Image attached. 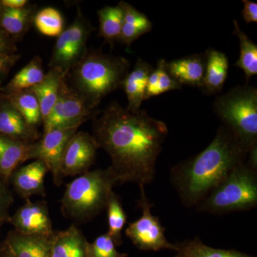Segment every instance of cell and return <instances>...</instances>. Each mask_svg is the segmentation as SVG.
<instances>
[{
  "label": "cell",
  "mask_w": 257,
  "mask_h": 257,
  "mask_svg": "<svg viewBox=\"0 0 257 257\" xmlns=\"http://www.w3.org/2000/svg\"><path fill=\"white\" fill-rule=\"evenodd\" d=\"M167 134L164 121L142 109L131 112L116 101L96 115L93 123L92 136L110 157L106 170L115 185L133 182L145 187L153 182Z\"/></svg>",
  "instance_id": "obj_1"
},
{
  "label": "cell",
  "mask_w": 257,
  "mask_h": 257,
  "mask_svg": "<svg viewBox=\"0 0 257 257\" xmlns=\"http://www.w3.org/2000/svg\"><path fill=\"white\" fill-rule=\"evenodd\" d=\"M247 157L234 135L221 125L205 150L172 167L171 182L182 204L196 207Z\"/></svg>",
  "instance_id": "obj_2"
},
{
  "label": "cell",
  "mask_w": 257,
  "mask_h": 257,
  "mask_svg": "<svg viewBox=\"0 0 257 257\" xmlns=\"http://www.w3.org/2000/svg\"><path fill=\"white\" fill-rule=\"evenodd\" d=\"M130 67L125 57L87 50L68 74L70 86L92 105L99 107L104 96L121 87Z\"/></svg>",
  "instance_id": "obj_3"
},
{
  "label": "cell",
  "mask_w": 257,
  "mask_h": 257,
  "mask_svg": "<svg viewBox=\"0 0 257 257\" xmlns=\"http://www.w3.org/2000/svg\"><path fill=\"white\" fill-rule=\"evenodd\" d=\"M257 206V156L249 155L195 207L198 212L221 215Z\"/></svg>",
  "instance_id": "obj_4"
},
{
  "label": "cell",
  "mask_w": 257,
  "mask_h": 257,
  "mask_svg": "<svg viewBox=\"0 0 257 257\" xmlns=\"http://www.w3.org/2000/svg\"><path fill=\"white\" fill-rule=\"evenodd\" d=\"M115 184L106 170L88 171L67 184L61 211L67 219L85 222L106 209Z\"/></svg>",
  "instance_id": "obj_5"
},
{
  "label": "cell",
  "mask_w": 257,
  "mask_h": 257,
  "mask_svg": "<svg viewBox=\"0 0 257 257\" xmlns=\"http://www.w3.org/2000/svg\"><path fill=\"white\" fill-rule=\"evenodd\" d=\"M214 112L245 151L257 149V89L245 84L218 96Z\"/></svg>",
  "instance_id": "obj_6"
},
{
  "label": "cell",
  "mask_w": 257,
  "mask_h": 257,
  "mask_svg": "<svg viewBox=\"0 0 257 257\" xmlns=\"http://www.w3.org/2000/svg\"><path fill=\"white\" fill-rule=\"evenodd\" d=\"M92 30L94 28L79 8L73 23L57 37L49 64L50 68L67 77L87 53V40Z\"/></svg>",
  "instance_id": "obj_7"
},
{
  "label": "cell",
  "mask_w": 257,
  "mask_h": 257,
  "mask_svg": "<svg viewBox=\"0 0 257 257\" xmlns=\"http://www.w3.org/2000/svg\"><path fill=\"white\" fill-rule=\"evenodd\" d=\"M98 108L76 92L64 79L53 110L43 124L44 133L56 128L79 127L96 117L99 113Z\"/></svg>",
  "instance_id": "obj_8"
},
{
  "label": "cell",
  "mask_w": 257,
  "mask_h": 257,
  "mask_svg": "<svg viewBox=\"0 0 257 257\" xmlns=\"http://www.w3.org/2000/svg\"><path fill=\"white\" fill-rule=\"evenodd\" d=\"M140 197L138 207L143 211L141 217L130 223L125 229V234L142 251H158L162 249L176 251V243L167 241L165 228L161 224L158 216L152 213L154 204L150 202L145 187H140Z\"/></svg>",
  "instance_id": "obj_9"
},
{
  "label": "cell",
  "mask_w": 257,
  "mask_h": 257,
  "mask_svg": "<svg viewBox=\"0 0 257 257\" xmlns=\"http://www.w3.org/2000/svg\"><path fill=\"white\" fill-rule=\"evenodd\" d=\"M79 127L56 128L44 133L29 147L27 160H41L46 164L57 187L62 182L61 165L65 147Z\"/></svg>",
  "instance_id": "obj_10"
},
{
  "label": "cell",
  "mask_w": 257,
  "mask_h": 257,
  "mask_svg": "<svg viewBox=\"0 0 257 257\" xmlns=\"http://www.w3.org/2000/svg\"><path fill=\"white\" fill-rule=\"evenodd\" d=\"M98 148L92 135L77 131L69 140L64 150L61 165L62 177L81 175L89 171L95 160Z\"/></svg>",
  "instance_id": "obj_11"
},
{
  "label": "cell",
  "mask_w": 257,
  "mask_h": 257,
  "mask_svg": "<svg viewBox=\"0 0 257 257\" xmlns=\"http://www.w3.org/2000/svg\"><path fill=\"white\" fill-rule=\"evenodd\" d=\"M9 222L15 230L25 234L51 237L55 233L45 201L32 202L30 199H26L14 215L10 216Z\"/></svg>",
  "instance_id": "obj_12"
},
{
  "label": "cell",
  "mask_w": 257,
  "mask_h": 257,
  "mask_svg": "<svg viewBox=\"0 0 257 257\" xmlns=\"http://www.w3.org/2000/svg\"><path fill=\"white\" fill-rule=\"evenodd\" d=\"M48 167L41 160H34L31 163L19 167L13 172L10 182L15 190L23 199H30L34 195L45 196V178Z\"/></svg>",
  "instance_id": "obj_13"
},
{
  "label": "cell",
  "mask_w": 257,
  "mask_h": 257,
  "mask_svg": "<svg viewBox=\"0 0 257 257\" xmlns=\"http://www.w3.org/2000/svg\"><path fill=\"white\" fill-rule=\"evenodd\" d=\"M0 135L27 144L40 140L37 128L30 126L22 114L0 93Z\"/></svg>",
  "instance_id": "obj_14"
},
{
  "label": "cell",
  "mask_w": 257,
  "mask_h": 257,
  "mask_svg": "<svg viewBox=\"0 0 257 257\" xmlns=\"http://www.w3.org/2000/svg\"><path fill=\"white\" fill-rule=\"evenodd\" d=\"M166 69L181 86L203 87L205 72V56L193 55L167 62Z\"/></svg>",
  "instance_id": "obj_15"
},
{
  "label": "cell",
  "mask_w": 257,
  "mask_h": 257,
  "mask_svg": "<svg viewBox=\"0 0 257 257\" xmlns=\"http://www.w3.org/2000/svg\"><path fill=\"white\" fill-rule=\"evenodd\" d=\"M153 70L151 64L146 61L139 59L135 68L128 72L123 81L121 87L124 89L128 104L126 109L133 113L141 110V106L145 100L147 79Z\"/></svg>",
  "instance_id": "obj_16"
},
{
  "label": "cell",
  "mask_w": 257,
  "mask_h": 257,
  "mask_svg": "<svg viewBox=\"0 0 257 257\" xmlns=\"http://www.w3.org/2000/svg\"><path fill=\"white\" fill-rule=\"evenodd\" d=\"M4 243L13 257H51L52 236L25 234L14 229L10 231Z\"/></svg>",
  "instance_id": "obj_17"
},
{
  "label": "cell",
  "mask_w": 257,
  "mask_h": 257,
  "mask_svg": "<svg viewBox=\"0 0 257 257\" xmlns=\"http://www.w3.org/2000/svg\"><path fill=\"white\" fill-rule=\"evenodd\" d=\"M88 245L82 231L72 224L63 231L54 233L51 257H88Z\"/></svg>",
  "instance_id": "obj_18"
},
{
  "label": "cell",
  "mask_w": 257,
  "mask_h": 257,
  "mask_svg": "<svg viewBox=\"0 0 257 257\" xmlns=\"http://www.w3.org/2000/svg\"><path fill=\"white\" fill-rule=\"evenodd\" d=\"M35 14L36 6L30 3L20 9H13L0 5V30L18 41L31 28Z\"/></svg>",
  "instance_id": "obj_19"
},
{
  "label": "cell",
  "mask_w": 257,
  "mask_h": 257,
  "mask_svg": "<svg viewBox=\"0 0 257 257\" xmlns=\"http://www.w3.org/2000/svg\"><path fill=\"white\" fill-rule=\"evenodd\" d=\"M205 72L202 89L207 94L222 90L229 72V60L220 51L208 49L205 54Z\"/></svg>",
  "instance_id": "obj_20"
},
{
  "label": "cell",
  "mask_w": 257,
  "mask_h": 257,
  "mask_svg": "<svg viewBox=\"0 0 257 257\" xmlns=\"http://www.w3.org/2000/svg\"><path fill=\"white\" fill-rule=\"evenodd\" d=\"M30 145L0 135V177L6 183L19 166L28 161Z\"/></svg>",
  "instance_id": "obj_21"
},
{
  "label": "cell",
  "mask_w": 257,
  "mask_h": 257,
  "mask_svg": "<svg viewBox=\"0 0 257 257\" xmlns=\"http://www.w3.org/2000/svg\"><path fill=\"white\" fill-rule=\"evenodd\" d=\"M119 4L124 11V19L118 42L130 47L139 37L151 31L153 24L146 15L140 13L126 2H119Z\"/></svg>",
  "instance_id": "obj_22"
},
{
  "label": "cell",
  "mask_w": 257,
  "mask_h": 257,
  "mask_svg": "<svg viewBox=\"0 0 257 257\" xmlns=\"http://www.w3.org/2000/svg\"><path fill=\"white\" fill-rule=\"evenodd\" d=\"M65 78L58 71L50 69L41 83L30 89L38 99L42 124L47 121L53 110L60 94L61 83Z\"/></svg>",
  "instance_id": "obj_23"
},
{
  "label": "cell",
  "mask_w": 257,
  "mask_h": 257,
  "mask_svg": "<svg viewBox=\"0 0 257 257\" xmlns=\"http://www.w3.org/2000/svg\"><path fill=\"white\" fill-rule=\"evenodd\" d=\"M45 77L42 59L35 56L15 74L7 85L0 87V93L10 94L31 89L41 83Z\"/></svg>",
  "instance_id": "obj_24"
},
{
  "label": "cell",
  "mask_w": 257,
  "mask_h": 257,
  "mask_svg": "<svg viewBox=\"0 0 257 257\" xmlns=\"http://www.w3.org/2000/svg\"><path fill=\"white\" fill-rule=\"evenodd\" d=\"M99 22V35L111 47L119 40L124 19L121 5L106 6L97 12Z\"/></svg>",
  "instance_id": "obj_25"
},
{
  "label": "cell",
  "mask_w": 257,
  "mask_h": 257,
  "mask_svg": "<svg viewBox=\"0 0 257 257\" xmlns=\"http://www.w3.org/2000/svg\"><path fill=\"white\" fill-rule=\"evenodd\" d=\"M233 34L239 40V57L234 65L244 72L246 84L257 74V45L242 31L237 20H234Z\"/></svg>",
  "instance_id": "obj_26"
},
{
  "label": "cell",
  "mask_w": 257,
  "mask_h": 257,
  "mask_svg": "<svg viewBox=\"0 0 257 257\" xmlns=\"http://www.w3.org/2000/svg\"><path fill=\"white\" fill-rule=\"evenodd\" d=\"M2 94L14 106L30 126L37 128L42 123L38 99L30 89Z\"/></svg>",
  "instance_id": "obj_27"
},
{
  "label": "cell",
  "mask_w": 257,
  "mask_h": 257,
  "mask_svg": "<svg viewBox=\"0 0 257 257\" xmlns=\"http://www.w3.org/2000/svg\"><path fill=\"white\" fill-rule=\"evenodd\" d=\"M175 257H254L234 249H221L204 244L199 237L176 243Z\"/></svg>",
  "instance_id": "obj_28"
},
{
  "label": "cell",
  "mask_w": 257,
  "mask_h": 257,
  "mask_svg": "<svg viewBox=\"0 0 257 257\" xmlns=\"http://www.w3.org/2000/svg\"><path fill=\"white\" fill-rule=\"evenodd\" d=\"M106 209L109 227L107 234L114 241L116 246H119L122 243L121 232L126 223V214L119 196L114 192H111Z\"/></svg>",
  "instance_id": "obj_29"
},
{
  "label": "cell",
  "mask_w": 257,
  "mask_h": 257,
  "mask_svg": "<svg viewBox=\"0 0 257 257\" xmlns=\"http://www.w3.org/2000/svg\"><path fill=\"white\" fill-rule=\"evenodd\" d=\"M33 24L40 33L48 37H59L64 30L63 17L54 8H45L37 12Z\"/></svg>",
  "instance_id": "obj_30"
},
{
  "label": "cell",
  "mask_w": 257,
  "mask_h": 257,
  "mask_svg": "<svg viewBox=\"0 0 257 257\" xmlns=\"http://www.w3.org/2000/svg\"><path fill=\"white\" fill-rule=\"evenodd\" d=\"M126 253H119L110 236L106 234L97 236L88 245V257H126Z\"/></svg>",
  "instance_id": "obj_31"
},
{
  "label": "cell",
  "mask_w": 257,
  "mask_h": 257,
  "mask_svg": "<svg viewBox=\"0 0 257 257\" xmlns=\"http://www.w3.org/2000/svg\"><path fill=\"white\" fill-rule=\"evenodd\" d=\"M166 60L162 59L158 62V67H160V77H159L158 83L156 89H155V96L161 95L167 92L177 89H182L178 82L171 77L170 74L167 72L165 67Z\"/></svg>",
  "instance_id": "obj_32"
},
{
  "label": "cell",
  "mask_w": 257,
  "mask_h": 257,
  "mask_svg": "<svg viewBox=\"0 0 257 257\" xmlns=\"http://www.w3.org/2000/svg\"><path fill=\"white\" fill-rule=\"evenodd\" d=\"M8 184L0 177V226L9 221L10 209L14 202Z\"/></svg>",
  "instance_id": "obj_33"
},
{
  "label": "cell",
  "mask_w": 257,
  "mask_h": 257,
  "mask_svg": "<svg viewBox=\"0 0 257 257\" xmlns=\"http://www.w3.org/2000/svg\"><path fill=\"white\" fill-rule=\"evenodd\" d=\"M20 58V56L18 54L8 55L0 53V85Z\"/></svg>",
  "instance_id": "obj_34"
},
{
  "label": "cell",
  "mask_w": 257,
  "mask_h": 257,
  "mask_svg": "<svg viewBox=\"0 0 257 257\" xmlns=\"http://www.w3.org/2000/svg\"><path fill=\"white\" fill-rule=\"evenodd\" d=\"M15 40L8 33L0 30V53L13 55L18 52Z\"/></svg>",
  "instance_id": "obj_35"
},
{
  "label": "cell",
  "mask_w": 257,
  "mask_h": 257,
  "mask_svg": "<svg viewBox=\"0 0 257 257\" xmlns=\"http://www.w3.org/2000/svg\"><path fill=\"white\" fill-rule=\"evenodd\" d=\"M242 18L246 24L257 23V4L249 0H243Z\"/></svg>",
  "instance_id": "obj_36"
},
{
  "label": "cell",
  "mask_w": 257,
  "mask_h": 257,
  "mask_svg": "<svg viewBox=\"0 0 257 257\" xmlns=\"http://www.w3.org/2000/svg\"><path fill=\"white\" fill-rule=\"evenodd\" d=\"M30 4L28 0H0V5L13 9H20Z\"/></svg>",
  "instance_id": "obj_37"
},
{
  "label": "cell",
  "mask_w": 257,
  "mask_h": 257,
  "mask_svg": "<svg viewBox=\"0 0 257 257\" xmlns=\"http://www.w3.org/2000/svg\"><path fill=\"white\" fill-rule=\"evenodd\" d=\"M0 257H13L10 248L5 243H3V246L0 249Z\"/></svg>",
  "instance_id": "obj_38"
},
{
  "label": "cell",
  "mask_w": 257,
  "mask_h": 257,
  "mask_svg": "<svg viewBox=\"0 0 257 257\" xmlns=\"http://www.w3.org/2000/svg\"><path fill=\"white\" fill-rule=\"evenodd\" d=\"M0 227H1V226H0ZM3 243H1V242H0V249H1L2 246H3Z\"/></svg>",
  "instance_id": "obj_39"
}]
</instances>
